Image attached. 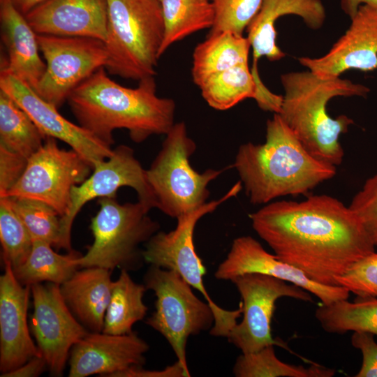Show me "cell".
Listing matches in <instances>:
<instances>
[{
    "instance_id": "6da1fadb",
    "label": "cell",
    "mask_w": 377,
    "mask_h": 377,
    "mask_svg": "<svg viewBox=\"0 0 377 377\" xmlns=\"http://www.w3.org/2000/svg\"><path fill=\"white\" fill-rule=\"evenodd\" d=\"M249 217L254 231L279 260L323 285L338 286L337 277L375 251L356 214L328 195L272 201Z\"/></svg>"
},
{
    "instance_id": "7a4b0ae2",
    "label": "cell",
    "mask_w": 377,
    "mask_h": 377,
    "mask_svg": "<svg viewBox=\"0 0 377 377\" xmlns=\"http://www.w3.org/2000/svg\"><path fill=\"white\" fill-rule=\"evenodd\" d=\"M138 82L135 88L124 87L102 67L78 85L67 102L79 125L110 146L118 128L128 130L136 143L166 135L175 124V101L157 96L154 77Z\"/></svg>"
},
{
    "instance_id": "3957f363",
    "label": "cell",
    "mask_w": 377,
    "mask_h": 377,
    "mask_svg": "<svg viewBox=\"0 0 377 377\" xmlns=\"http://www.w3.org/2000/svg\"><path fill=\"white\" fill-rule=\"evenodd\" d=\"M249 201L266 205L306 194L336 175V166L312 156L278 113L267 121L263 144L239 146L232 165Z\"/></svg>"
},
{
    "instance_id": "277c9868",
    "label": "cell",
    "mask_w": 377,
    "mask_h": 377,
    "mask_svg": "<svg viewBox=\"0 0 377 377\" xmlns=\"http://www.w3.org/2000/svg\"><path fill=\"white\" fill-rule=\"evenodd\" d=\"M281 81L285 94L278 114L312 156L336 167L340 165L344 152L339 139L353 121L344 114L331 117L327 104L336 96L366 97L369 89L310 71L283 74Z\"/></svg>"
},
{
    "instance_id": "5b68a950",
    "label": "cell",
    "mask_w": 377,
    "mask_h": 377,
    "mask_svg": "<svg viewBox=\"0 0 377 377\" xmlns=\"http://www.w3.org/2000/svg\"><path fill=\"white\" fill-rule=\"evenodd\" d=\"M105 41L110 74L140 81L154 77L164 36L158 0H106Z\"/></svg>"
},
{
    "instance_id": "8992f818",
    "label": "cell",
    "mask_w": 377,
    "mask_h": 377,
    "mask_svg": "<svg viewBox=\"0 0 377 377\" xmlns=\"http://www.w3.org/2000/svg\"><path fill=\"white\" fill-rule=\"evenodd\" d=\"M165 135L146 175L156 208L177 219L207 203L208 184L228 168L207 169L202 173L193 168L190 157L196 145L188 136L184 122L175 123Z\"/></svg>"
},
{
    "instance_id": "52a82bcc",
    "label": "cell",
    "mask_w": 377,
    "mask_h": 377,
    "mask_svg": "<svg viewBox=\"0 0 377 377\" xmlns=\"http://www.w3.org/2000/svg\"><path fill=\"white\" fill-rule=\"evenodd\" d=\"M98 202L99 209L90 224L94 242L78 258L79 267L139 269L144 261L139 246L158 231L160 225L140 201L120 204L115 198H102Z\"/></svg>"
},
{
    "instance_id": "ba28073f",
    "label": "cell",
    "mask_w": 377,
    "mask_h": 377,
    "mask_svg": "<svg viewBox=\"0 0 377 377\" xmlns=\"http://www.w3.org/2000/svg\"><path fill=\"white\" fill-rule=\"evenodd\" d=\"M242 188V184L239 182L221 198L179 216L174 230L168 232L158 231L145 243L142 252L145 262L175 271L202 295L214 313V322L209 333L214 337H228L242 313V305L239 303L237 309L226 310L211 298L203 283L206 268L196 253L193 233L198 221L203 216L214 212L220 205L235 196Z\"/></svg>"
},
{
    "instance_id": "9c48e42d",
    "label": "cell",
    "mask_w": 377,
    "mask_h": 377,
    "mask_svg": "<svg viewBox=\"0 0 377 377\" xmlns=\"http://www.w3.org/2000/svg\"><path fill=\"white\" fill-rule=\"evenodd\" d=\"M144 284L156 297L155 311L146 323L169 343L177 360L191 375L186 346L188 337L210 330L214 316L209 304L193 293L191 286L177 272L150 265Z\"/></svg>"
},
{
    "instance_id": "30bf717a",
    "label": "cell",
    "mask_w": 377,
    "mask_h": 377,
    "mask_svg": "<svg viewBox=\"0 0 377 377\" xmlns=\"http://www.w3.org/2000/svg\"><path fill=\"white\" fill-rule=\"evenodd\" d=\"M46 70L35 92L57 108L71 92L100 68L105 66V42L88 37L38 35Z\"/></svg>"
},
{
    "instance_id": "8fae6325",
    "label": "cell",
    "mask_w": 377,
    "mask_h": 377,
    "mask_svg": "<svg viewBox=\"0 0 377 377\" xmlns=\"http://www.w3.org/2000/svg\"><path fill=\"white\" fill-rule=\"evenodd\" d=\"M91 170L89 163L77 151L61 149L55 138L47 137L29 158L22 176L5 196L43 201L62 217L68 211L73 188L82 184Z\"/></svg>"
},
{
    "instance_id": "7c38bea8",
    "label": "cell",
    "mask_w": 377,
    "mask_h": 377,
    "mask_svg": "<svg viewBox=\"0 0 377 377\" xmlns=\"http://www.w3.org/2000/svg\"><path fill=\"white\" fill-rule=\"evenodd\" d=\"M242 297L243 318L227 338L242 353L256 352L269 345L287 348L272 337L271 323L275 303L281 297L312 302L307 290L293 283L259 273H247L231 281Z\"/></svg>"
},
{
    "instance_id": "4fadbf2b",
    "label": "cell",
    "mask_w": 377,
    "mask_h": 377,
    "mask_svg": "<svg viewBox=\"0 0 377 377\" xmlns=\"http://www.w3.org/2000/svg\"><path fill=\"white\" fill-rule=\"evenodd\" d=\"M123 186L133 188L138 201L149 209L156 207L155 198L148 183L145 170L130 147L121 145L113 149L111 156L96 163L93 172L71 191V204L67 214L61 217L59 249L73 251L71 243L73 221L88 202L96 198H115Z\"/></svg>"
},
{
    "instance_id": "5bb4252c",
    "label": "cell",
    "mask_w": 377,
    "mask_h": 377,
    "mask_svg": "<svg viewBox=\"0 0 377 377\" xmlns=\"http://www.w3.org/2000/svg\"><path fill=\"white\" fill-rule=\"evenodd\" d=\"M30 287L34 304L31 333L51 374L61 376L72 347L89 331L67 306L60 285L47 282Z\"/></svg>"
},
{
    "instance_id": "9a60e30c",
    "label": "cell",
    "mask_w": 377,
    "mask_h": 377,
    "mask_svg": "<svg viewBox=\"0 0 377 377\" xmlns=\"http://www.w3.org/2000/svg\"><path fill=\"white\" fill-rule=\"evenodd\" d=\"M0 90L11 97L46 138L60 140L91 165L109 158L113 149L80 125L64 117L58 108L41 98L21 80L1 69Z\"/></svg>"
},
{
    "instance_id": "2e32d148",
    "label": "cell",
    "mask_w": 377,
    "mask_h": 377,
    "mask_svg": "<svg viewBox=\"0 0 377 377\" xmlns=\"http://www.w3.org/2000/svg\"><path fill=\"white\" fill-rule=\"evenodd\" d=\"M247 273L268 275L297 285L315 295L324 304L348 300L350 294L344 287L323 285L311 280L296 267L267 252L253 237L241 236L233 240L214 276L219 280L232 281Z\"/></svg>"
},
{
    "instance_id": "e0dca14e",
    "label": "cell",
    "mask_w": 377,
    "mask_h": 377,
    "mask_svg": "<svg viewBox=\"0 0 377 377\" xmlns=\"http://www.w3.org/2000/svg\"><path fill=\"white\" fill-rule=\"evenodd\" d=\"M149 346L136 333L112 334L89 332L71 348L70 377L98 374L115 377L133 367H143Z\"/></svg>"
},
{
    "instance_id": "ac0fdd59",
    "label": "cell",
    "mask_w": 377,
    "mask_h": 377,
    "mask_svg": "<svg viewBox=\"0 0 377 377\" xmlns=\"http://www.w3.org/2000/svg\"><path fill=\"white\" fill-rule=\"evenodd\" d=\"M346 33L321 57L299 58L300 64L322 77H335L350 69H377V7L362 5Z\"/></svg>"
},
{
    "instance_id": "d6986e66",
    "label": "cell",
    "mask_w": 377,
    "mask_h": 377,
    "mask_svg": "<svg viewBox=\"0 0 377 377\" xmlns=\"http://www.w3.org/2000/svg\"><path fill=\"white\" fill-rule=\"evenodd\" d=\"M0 276V371H12L35 356L41 355L27 323L31 287L16 279L11 264L3 261Z\"/></svg>"
},
{
    "instance_id": "ffe728a7",
    "label": "cell",
    "mask_w": 377,
    "mask_h": 377,
    "mask_svg": "<svg viewBox=\"0 0 377 377\" xmlns=\"http://www.w3.org/2000/svg\"><path fill=\"white\" fill-rule=\"evenodd\" d=\"M25 17L38 35L106 40V0H47Z\"/></svg>"
},
{
    "instance_id": "44dd1931",
    "label": "cell",
    "mask_w": 377,
    "mask_h": 377,
    "mask_svg": "<svg viewBox=\"0 0 377 377\" xmlns=\"http://www.w3.org/2000/svg\"><path fill=\"white\" fill-rule=\"evenodd\" d=\"M0 22L1 38L8 54L1 69L35 91L46 70V64L39 54L37 34L11 0H0Z\"/></svg>"
},
{
    "instance_id": "7402d4cb",
    "label": "cell",
    "mask_w": 377,
    "mask_h": 377,
    "mask_svg": "<svg viewBox=\"0 0 377 377\" xmlns=\"http://www.w3.org/2000/svg\"><path fill=\"white\" fill-rule=\"evenodd\" d=\"M286 15L301 17L311 29L320 28L326 17L321 0H264L262 6L246 28L247 38L253 50V66L266 57L277 61L285 57L276 43V21Z\"/></svg>"
},
{
    "instance_id": "603a6c76",
    "label": "cell",
    "mask_w": 377,
    "mask_h": 377,
    "mask_svg": "<svg viewBox=\"0 0 377 377\" xmlns=\"http://www.w3.org/2000/svg\"><path fill=\"white\" fill-rule=\"evenodd\" d=\"M112 284L110 270L89 267L77 270L60 285L67 306L89 332L103 331Z\"/></svg>"
},
{
    "instance_id": "cb8c5ba5",
    "label": "cell",
    "mask_w": 377,
    "mask_h": 377,
    "mask_svg": "<svg viewBox=\"0 0 377 377\" xmlns=\"http://www.w3.org/2000/svg\"><path fill=\"white\" fill-rule=\"evenodd\" d=\"M251 45L247 37L230 31L208 34L193 53L192 77L199 86L211 75L248 64Z\"/></svg>"
},
{
    "instance_id": "d4e9b609",
    "label": "cell",
    "mask_w": 377,
    "mask_h": 377,
    "mask_svg": "<svg viewBox=\"0 0 377 377\" xmlns=\"http://www.w3.org/2000/svg\"><path fill=\"white\" fill-rule=\"evenodd\" d=\"M146 290L145 284L135 283L128 271L121 269L118 279L113 281L102 332L112 334L133 332V325L147 314L148 309L143 302Z\"/></svg>"
},
{
    "instance_id": "484cf974",
    "label": "cell",
    "mask_w": 377,
    "mask_h": 377,
    "mask_svg": "<svg viewBox=\"0 0 377 377\" xmlns=\"http://www.w3.org/2000/svg\"><path fill=\"white\" fill-rule=\"evenodd\" d=\"M50 244L40 240L33 241L31 251L20 266L13 268L17 280L24 286L43 282L61 285L79 267L77 259L81 256L71 251L61 255L52 249Z\"/></svg>"
},
{
    "instance_id": "4316f807",
    "label": "cell",
    "mask_w": 377,
    "mask_h": 377,
    "mask_svg": "<svg viewBox=\"0 0 377 377\" xmlns=\"http://www.w3.org/2000/svg\"><path fill=\"white\" fill-rule=\"evenodd\" d=\"M161 6L164 36L160 57L167 49L189 35L211 29L215 12L211 0H158Z\"/></svg>"
},
{
    "instance_id": "83f0119b",
    "label": "cell",
    "mask_w": 377,
    "mask_h": 377,
    "mask_svg": "<svg viewBox=\"0 0 377 377\" xmlns=\"http://www.w3.org/2000/svg\"><path fill=\"white\" fill-rule=\"evenodd\" d=\"M315 316L322 328L329 333L363 332L377 335V297H357L353 302L341 300L321 304Z\"/></svg>"
},
{
    "instance_id": "f1b7e54d",
    "label": "cell",
    "mask_w": 377,
    "mask_h": 377,
    "mask_svg": "<svg viewBox=\"0 0 377 377\" xmlns=\"http://www.w3.org/2000/svg\"><path fill=\"white\" fill-rule=\"evenodd\" d=\"M45 139L27 113L0 90V145L29 158Z\"/></svg>"
},
{
    "instance_id": "f546056e",
    "label": "cell",
    "mask_w": 377,
    "mask_h": 377,
    "mask_svg": "<svg viewBox=\"0 0 377 377\" xmlns=\"http://www.w3.org/2000/svg\"><path fill=\"white\" fill-rule=\"evenodd\" d=\"M204 100L217 110H228L256 96V82L249 64L211 75L199 86Z\"/></svg>"
},
{
    "instance_id": "4dcf8cb0",
    "label": "cell",
    "mask_w": 377,
    "mask_h": 377,
    "mask_svg": "<svg viewBox=\"0 0 377 377\" xmlns=\"http://www.w3.org/2000/svg\"><path fill=\"white\" fill-rule=\"evenodd\" d=\"M237 377H332L335 370L318 364L294 365L280 360L274 345L237 357L232 369Z\"/></svg>"
},
{
    "instance_id": "1f68e13d",
    "label": "cell",
    "mask_w": 377,
    "mask_h": 377,
    "mask_svg": "<svg viewBox=\"0 0 377 377\" xmlns=\"http://www.w3.org/2000/svg\"><path fill=\"white\" fill-rule=\"evenodd\" d=\"M33 241L45 242L59 249L61 216L47 203L29 198L7 196Z\"/></svg>"
},
{
    "instance_id": "d6a6232c",
    "label": "cell",
    "mask_w": 377,
    "mask_h": 377,
    "mask_svg": "<svg viewBox=\"0 0 377 377\" xmlns=\"http://www.w3.org/2000/svg\"><path fill=\"white\" fill-rule=\"evenodd\" d=\"M0 241L3 260L8 261L13 268L25 262L33 246L29 230L7 196L0 197Z\"/></svg>"
},
{
    "instance_id": "836d02e7",
    "label": "cell",
    "mask_w": 377,
    "mask_h": 377,
    "mask_svg": "<svg viewBox=\"0 0 377 377\" xmlns=\"http://www.w3.org/2000/svg\"><path fill=\"white\" fill-rule=\"evenodd\" d=\"M215 12L209 34L230 31L242 36L243 31L259 11L264 0H211Z\"/></svg>"
},
{
    "instance_id": "e575fe53",
    "label": "cell",
    "mask_w": 377,
    "mask_h": 377,
    "mask_svg": "<svg viewBox=\"0 0 377 377\" xmlns=\"http://www.w3.org/2000/svg\"><path fill=\"white\" fill-rule=\"evenodd\" d=\"M337 285L357 297H377V253L367 255L337 277Z\"/></svg>"
},
{
    "instance_id": "d590c367",
    "label": "cell",
    "mask_w": 377,
    "mask_h": 377,
    "mask_svg": "<svg viewBox=\"0 0 377 377\" xmlns=\"http://www.w3.org/2000/svg\"><path fill=\"white\" fill-rule=\"evenodd\" d=\"M377 246V171L369 177L349 205Z\"/></svg>"
},
{
    "instance_id": "8d00e7d4",
    "label": "cell",
    "mask_w": 377,
    "mask_h": 377,
    "mask_svg": "<svg viewBox=\"0 0 377 377\" xmlns=\"http://www.w3.org/2000/svg\"><path fill=\"white\" fill-rule=\"evenodd\" d=\"M27 157L0 145V197L17 184L27 166Z\"/></svg>"
},
{
    "instance_id": "74e56055",
    "label": "cell",
    "mask_w": 377,
    "mask_h": 377,
    "mask_svg": "<svg viewBox=\"0 0 377 377\" xmlns=\"http://www.w3.org/2000/svg\"><path fill=\"white\" fill-rule=\"evenodd\" d=\"M374 334L354 332L350 341L355 348L360 350L362 362L356 377H377V343Z\"/></svg>"
},
{
    "instance_id": "f35d334b",
    "label": "cell",
    "mask_w": 377,
    "mask_h": 377,
    "mask_svg": "<svg viewBox=\"0 0 377 377\" xmlns=\"http://www.w3.org/2000/svg\"><path fill=\"white\" fill-rule=\"evenodd\" d=\"M182 364L177 360L172 365L161 370H147L142 367H133L119 373L115 377H189Z\"/></svg>"
},
{
    "instance_id": "ab89813d",
    "label": "cell",
    "mask_w": 377,
    "mask_h": 377,
    "mask_svg": "<svg viewBox=\"0 0 377 377\" xmlns=\"http://www.w3.org/2000/svg\"><path fill=\"white\" fill-rule=\"evenodd\" d=\"M47 368L45 360L42 355L32 357L19 367L1 374V377H36Z\"/></svg>"
},
{
    "instance_id": "60d3db41",
    "label": "cell",
    "mask_w": 377,
    "mask_h": 377,
    "mask_svg": "<svg viewBox=\"0 0 377 377\" xmlns=\"http://www.w3.org/2000/svg\"><path fill=\"white\" fill-rule=\"evenodd\" d=\"M362 5L377 7V0H341V8L350 18L356 14Z\"/></svg>"
},
{
    "instance_id": "b9f144b4",
    "label": "cell",
    "mask_w": 377,
    "mask_h": 377,
    "mask_svg": "<svg viewBox=\"0 0 377 377\" xmlns=\"http://www.w3.org/2000/svg\"><path fill=\"white\" fill-rule=\"evenodd\" d=\"M15 7L24 16L47 0H11Z\"/></svg>"
}]
</instances>
